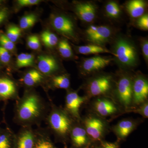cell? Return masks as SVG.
<instances>
[{
  "label": "cell",
  "mask_w": 148,
  "mask_h": 148,
  "mask_svg": "<svg viewBox=\"0 0 148 148\" xmlns=\"http://www.w3.org/2000/svg\"><path fill=\"white\" fill-rule=\"evenodd\" d=\"M71 137L73 143L77 147H81L88 142L87 134L85 129L80 127H73L71 130Z\"/></svg>",
  "instance_id": "obj_20"
},
{
  "label": "cell",
  "mask_w": 148,
  "mask_h": 148,
  "mask_svg": "<svg viewBox=\"0 0 148 148\" xmlns=\"http://www.w3.org/2000/svg\"><path fill=\"white\" fill-rule=\"evenodd\" d=\"M86 132L92 140L98 141L102 138L105 124L101 120L95 117L90 116L84 121Z\"/></svg>",
  "instance_id": "obj_12"
},
{
  "label": "cell",
  "mask_w": 148,
  "mask_h": 148,
  "mask_svg": "<svg viewBox=\"0 0 148 148\" xmlns=\"http://www.w3.org/2000/svg\"><path fill=\"white\" fill-rule=\"evenodd\" d=\"M112 59L106 56H96L85 58L81 64L82 71L86 74L100 71L108 66Z\"/></svg>",
  "instance_id": "obj_10"
},
{
  "label": "cell",
  "mask_w": 148,
  "mask_h": 148,
  "mask_svg": "<svg viewBox=\"0 0 148 148\" xmlns=\"http://www.w3.org/2000/svg\"><path fill=\"white\" fill-rule=\"evenodd\" d=\"M49 22L53 30L66 39L77 41L78 37L76 27L70 16L63 13H53L51 14Z\"/></svg>",
  "instance_id": "obj_4"
},
{
  "label": "cell",
  "mask_w": 148,
  "mask_h": 148,
  "mask_svg": "<svg viewBox=\"0 0 148 148\" xmlns=\"http://www.w3.org/2000/svg\"><path fill=\"white\" fill-rule=\"evenodd\" d=\"M34 55L31 53H21L16 57V66L17 69L33 66L35 61Z\"/></svg>",
  "instance_id": "obj_25"
},
{
  "label": "cell",
  "mask_w": 148,
  "mask_h": 148,
  "mask_svg": "<svg viewBox=\"0 0 148 148\" xmlns=\"http://www.w3.org/2000/svg\"><path fill=\"white\" fill-rule=\"evenodd\" d=\"M86 39L91 44L104 46L103 45L110 40L112 31L107 26L90 25L86 30Z\"/></svg>",
  "instance_id": "obj_5"
},
{
  "label": "cell",
  "mask_w": 148,
  "mask_h": 148,
  "mask_svg": "<svg viewBox=\"0 0 148 148\" xmlns=\"http://www.w3.org/2000/svg\"><path fill=\"white\" fill-rule=\"evenodd\" d=\"M2 2L3 1H1V0H0V5H1L2 3Z\"/></svg>",
  "instance_id": "obj_40"
},
{
  "label": "cell",
  "mask_w": 148,
  "mask_h": 148,
  "mask_svg": "<svg viewBox=\"0 0 148 148\" xmlns=\"http://www.w3.org/2000/svg\"><path fill=\"white\" fill-rule=\"evenodd\" d=\"M22 30L15 24H10L7 28L5 34L14 44L18 41L21 37Z\"/></svg>",
  "instance_id": "obj_28"
},
{
  "label": "cell",
  "mask_w": 148,
  "mask_h": 148,
  "mask_svg": "<svg viewBox=\"0 0 148 148\" xmlns=\"http://www.w3.org/2000/svg\"><path fill=\"white\" fill-rule=\"evenodd\" d=\"M28 47L33 50L39 51L41 49V44L39 37L36 35L29 36L27 40Z\"/></svg>",
  "instance_id": "obj_31"
},
{
  "label": "cell",
  "mask_w": 148,
  "mask_h": 148,
  "mask_svg": "<svg viewBox=\"0 0 148 148\" xmlns=\"http://www.w3.org/2000/svg\"><path fill=\"white\" fill-rule=\"evenodd\" d=\"M130 112H133L135 113H138L144 117L147 118L148 116V104L147 102L144 103L143 105L135 110H130Z\"/></svg>",
  "instance_id": "obj_36"
},
{
  "label": "cell",
  "mask_w": 148,
  "mask_h": 148,
  "mask_svg": "<svg viewBox=\"0 0 148 148\" xmlns=\"http://www.w3.org/2000/svg\"><path fill=\"white\" fill-rule=\"evenodd\" d=\"M112 53L118 64L123 68H133L138 64V50L134 44L126 38L119 37L116 40Z\"/></svg>",
  "instance_id": "obj_2"
},
{
  "label": "cell",
  "mask_w": 148,
  "mask_h": 148,
  "mask_svg": "<svg viewBox=\"0 0 148 148\" xmlns=\"http://www.w3.org/2000/svg\"><path fill=\"white\" fill-rule=\"evenodd\" d=\"M74 12L79 18L86 23H90L95 19L96 14L95 5L88 2H77L74 5Z\"/></svg>",
  "instance_id": "obj_11"
},
{
  "label": "cell",
  "mask_w": 148,
  "mask_h": 148,
  "mask_svg": "<svg viewBox=\"0 0 148 148\" xmlns=\"http://www.w3.org/2000/svg\"><path fill=\"white\" fill-rule=\"evenodd\" d=\"M17 85L14 81L9 78H0V98L3 100L16 98Z\"/></svg>",
  "instance_id": "obj_15"
},
{
  "label": "cell",
  "mask_w": 148,
  "mask_h": 148,
  "mask_svg": "<svg viewBox=\"0 0 148 148\" xmlns=\"http://www.w3.org/2000/svg\"><path fill=\"white\" fill-rule=\"evenodd\" d=\"M146 6L145 2L142 0H132L127 3L126 8L131 17L139 18L144 14Z\"/></svg>",
  "instance_id": "obj_18"
},
{
  "label": "cell",
  "mask_w": 148,
  "mask_h": 148,
  "mask_svg": "<svg viewBox=\"0 0 148 148\" xmlns=\"http://www.w3.org/2000/svg\"><path fill=\"white\" fill-rule=\"evenodd\" d=\"M38 15L35 12H30L21 16L19 21V28L21 30H27L34 27L38 21Z\"/></svg>",
  "instance_id": "obj_23"
},
{
  "label": "cell",
  "mask_w": 148,
  "mask_h": 148,
  "mask_svg": "<svg viewBox=\"0 0 148 148\" xmlns=\"http://www.w3.org/2000/svg\"><path fill=\"white\" fill-rule=\"evenodd\" d=\"M148 95V82L146 77L139 75L132 81V101L136 105L144 103Z\"/></svg>",
  "instance_id": "obj_9"
},
{
  "label": "cell",
  "mask_w": 148,
  "mask_h": 148,
  "mask_svg": "<svg viewBox=\"0 0 148 148\" xmlns=\"http://www.w3.org/2000/svg\"><path fill=\"white\" fill-rule=\"evenodd\" d=\"M118 98L125 108H128L132 101V80L127 75L122 76L117 84Z\"/></svg>",
  "instance_id": "obj_8"
},
{
  "label": "cell",
  "mask_w": 148,
  "mask_h": 148,
  "mask_svg": "<svg viewBox=\"0 0 148 148\" xmlns=\"http://www.w3.org/2000/svg\"><path fill=\"white\" fill-rule=\"evenodd\" d=\"M10 134L3 133L0 135V148H11Z\"/></svg>",
  "instance_id": "obj_34"
},
{
  "label": "cell",
  "mask_w": 148,
  "mask_h": 148,
  "mask_svg": "<svg viewBox=\"0 0 148 148\" xmlns=\"http://www.w3.org/2000/svg\"><path fill=\"white\" fill-rule=\"evenodd\" d=\"M37 133L34 148H56L48 138L46 132L36 131Z\"/></svg>",
  "instance_id": "obj_27"
},
{
  "label": "cell",
  "mask_w": 148,
  "mask_h": 148,
  "mask_svg": "<svg viewBox=\"0 0 148 148\" xmlns=\"http://www.w3.org/2000/svg\"><path fill=\"white\" fill-rule=\"evenodd\" d=\"M85 101L84 97L79 96L76 91H70L66 97V108L67 112L77 119L79 118L81 106Z\"/></svg>",
  "instance_id": "obj_13"
},
{
  "label": "cell",
  "mask_w": 148,
  "mask_h": 148,
  "mask_svg": "<svg viewBox=\"0 0 148 148\" xmlns=\"http://www.w3.org/2000/svg\"><path fill=\"white\" fill-rule=\"evenodd\" d=\"M10 11L7 8L0 9V26L8 18Z\"/></svg>",
  "instance_id": "obj_38"
},
{
  "label": "cell",
  "mask_w": 148,
  "mask_h": 148,
  "mask_svg": "<svg viewBox=\"0 0 148 148\" xmlns=\"http://www.w3.org/2000/svg\"><path fill=\"white\" fill-rule=\"evenodd\" d=\"M112 83V79L111 75H101L90 80L88 85V91L92 96L103 95L110 90Z\"/></svg>",
  "instance_id": "obj_7"
},
{
  "label": "cell",
  "mask_w": 148,
  "mask_h": 148,
  "mask_svg": "<svg viewBox=\"0 0 148 148\" xmlns=\"http://www.w3.org/2000/svg\"><path fill=\"white\" fill-rule=\"evenodd\" d=\"M57 46L58 53L61 57L66 59L73 58V52L68 40L63 38L59 40Z\"/></svg>",
  "instance_id": "obj_26"
},
{
  "label": "cell",
  "mask_w": 148,
  "mask_h": 148,
  "mask_svg": "<svg viewBox=\"0 0 148 148\" xmlns=\"http://www.w3.org/2000/svg\"><path fill=\"white\" fill-rule=\"evenodd\" d=\"M37 70L43 75L52 77L60 69V64L54 56L47 53L39 55L37 59Z\"/></svg>",
  "instance_id": "obj_6"
},
{
  "label": "cell",
  "mask_w": 148,
  "mask_h": 148,
  "mask_svg": "<svg viewBox=\"0 0 148 148\" xmlns=\"http://www.w3.org/2000/svg\"><path fill=\"white\" fill-rule=\"evenodd\" d=\"M95 111L102 116L111 115L116 113L117 108L112 101L106 98H99L96 100L94 104Z\"/></svg>",
  "instance_id": "obj_16"
},
{
  "label": "cell",
  "mask_w": 148,
  "mask_h": 148,
  "mask_svg": "<svg viewBox=\"0 0 148 148\" xmlns=\"http://www.w3.org/2000/svg\"><path fill=\"white\" fill-rule=\"evenodd\" d=\"M101 148H118L115 143H103Z\"/></svg>",
  "instance_id": "obj_39"
},
{
  "label": "cell",
  "mask_w": 148,
  "mask_h": 148,
  "mask_svg": "<svg viewBox=\"0 0 148 148\" xmlns=\"http://www.w3.org/2000/svg\"><path fill=\"white\" fill-rule=\"evenodd\" d=\"M105 11L107 16L113 18H118L121 13L119 5L114 1L109 2L106 4L105 6Z\"/></svg>",
  "instance_id": "obj_29"
},
{
  "label": "cell",
  "mask_w": 148,
  "mask_h": 148,
  "mask_svg": "<svg viewBox=\"0 0 148 148\" xmlns=\"http://www.w3.org/2000/svg\"><path fill=\"white\" fill-rule=\"evenodd\" d=\"M135 123L131 121H122L119 122L114 127L115 132L117 135L121 138L127 137L135 128Z\"/></svg>",
  "instance_id": "obj_21"
},
{
  "label": "cell",
  "mask_w": 148,
  "mask_h": 148,
  "mask_svg": "<svg viewBox=\"0 0 148 148\" xmlns=\"http://www.w3.org/2000/svg\"><path fill=\"white\" fill-rule=\"evenodd\" d=\"M75 49L78 53L83 55H92L103 53H112L110 51L104 47V46L93 44L75 46Z\"/></svg>",
  "instance_id": "obj_19"
},
{
  "label": "cell",
  "mask_w": 148,
  "mask_h": 148,
  "mask_svg": "<svg viewBox=\"0 0 148 148\" xmlns=\"http://www.w3.org/2000/svg\"><path fill=\"white\" fill-rule=\"evenodd\" d=\"M141 49L145 60L148 61V41L147 38H143L141 41Z\"/></svg>",
  "instance_id": "obj_37"
},
{
  "label": "cell",
  "mask_w": 148,
  "mask_h": 148,
  "mask_svg": "<svg viewBox=\"0 0 148 148\" xmlns=\"http://www.w3.org/2000/svg\"><path fill=\"white\" fill-rule=\"evenodd\" d=\"M36 134L30 127H23L16 137V148H34Z\"/></svg>",
  "instance_id": "obj_14"
},
{
  "label": "cell",
  "mask_w": 148,
  "mask_h": 148,
  "mask_svg": "<svg viewBox=\"0 0 148 148\" xmlns=\"http://www.w3.org/2000/svg\"><path fill=\"white\" fill-rule=\"evenodd\" d=\"M50 84L53 88L67 89L70 87L71 82L67 75H55L51 77Z\"/></svg>",
  "instance_id": "obj_24"
},
{
  "label": "cell",
  "mask_w": 148,
  "mask_h": 148,
  "mask_svg": "<svg viewBox=\"0 0 148 148\" xmlns=\"http://www.w3.org/2000/svg\"><path fill=\"white\" fill-rule=\"evenodd\" d=\"M48 113L45 101L36 91L29 89L16 102L14 120L23 127H31L46 119Z\"/></svg>",
  "instance_id": "obj_1"
},
{
  "label": "cell",
  "mask_w": 148,
  "mask_h": 148,
  "mask_svg": "<svg viewBox=\"0 0 148 148\" xmlns=\"http://www.w3.org/2000/svg\"><path fill=\"white\" fill-rule=\"evenodd\" d=\"M136 25L138 28L144 31L148 30V15L147 14H143L137 21Z\"/></svg>",
  "instance_id": "obj_35"
},
{
  "label": "cell",
  "mask_w": 148,
  "mask_h": 148,
  "mask_svg": "<svg viewBox=\"0 0 148 148\" xmlns=\"http://www.w3.org/2000/svg\"><path fill=\"white\" fill-rule=\"evenodd\" d=\"M10 52L0 46V61L5 64H8L11 61Z\"/></svg>",
  "instance_id": "obj_33"
},
{
  "label": "cell",
  "mask_w": 148,
  "mask_h": 148,
  "mask_svg": "<svg viewBox=\"0 0 148 148\" xmlns=\"http://www.w3.org/2000/svg\"><path fill=\"white\" fill-rule=\"evenodd\" d=\"M0 45L10 53L16 52V47L15 44L12 42L2 31H0Z\"/></svg>",
  "instance_id": "obj_30"
},
{
  "label": "cell",
  "mask_w": 148,
  "mask_h": 148,
  "mask_svg": "<svg viewBox=\"0 0 148 148\" xmlns=\"http://www.w3.org/2000/svg\"><path fill=\"white\" fill-rule=\"evenodd\" d=\"M46 119L49 128L55 135L64 137L70 134L72 120L65 111L52 108L48 113Z\"/></svg>",
  "instance_id": "obj_3"
},
{
  "label": "cell",
  "mask_w": 148,
  "mask_h": 148,
  "mask_svg": "<svg viewBox=\"0 0 148 148\" xmlns=\"http://www.w3.org/2000/svg\"><path fill=\"white\" fill-rule=\"evenodd\" d=\"M40 39L46 47L49 49L57 46L59 40L56 35L49 30H45L42 32Z\"/></svg>",
  "instance_id": "obj_22"
},
{
  "label": "cell",
  "mask_w": 148,
  "mask_h": 148,
  "mask_svg": "<svg viewBox=\"0 0 148 148\" xmlns=\"http://www.w3.org/2000/svg\"><path fill=\"white\" fill-rule=\"evenodd\" d=\"M45 77L37 69H30L24 74L21 81L28 88L34 87L43 82Z\"/></svg>",
  "instance_id": "obj_17"
},
{
  "label": "cell",
  "mask_w": 148,
  "mask_h": 148,
  "mask_svg": "<svg viewBox=\"0 0 148 148\" xmlns=\"http://www.w3.org/2000/svg\"><path fill=\"white\" fill-rule=\"evenodd\" d=\"M42 1L40 0H18L15 1L16 9L39 4Z\"/></svg>",
  "instance_id": "obj_32"
}]
</instances>
